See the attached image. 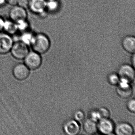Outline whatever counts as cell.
Segmentation results:
<instances>
[{"mask_svg": "<svg viewBox=\"0 0 135 135\" xmlns=\"http://www.w3.org/2000/svg\"><path fill=\"white\" fill-rule=\"evenodd\" d=\"M118 72L120 79L126 80L130 83L134 81L135 71L132 66L129 65H123L120 66Z\"/></svg>", "mask_w": 135, "mask_h": 135, "instance_id": "obj_7", "label": "cell"}, {"mask_svg": "<svg viewBox=\"0 0 135 135\" xmlns=\"http://www.w3.org/2000/svg\"><path fill=\"white\" fill-rule=\"evenodd\" d=\"M7 4L12 6L17 5L18 0H6Z\"/></svg>", "mask_w": 135, "mask_h": 135, "instance_id": "obj_25", "label": "cell"}, {"mask_svg": "<svg viewBox=\"0 0 135 135\" xmlns=\"http://www.w3.org/2000/svg\"><path fill=\"white\" fill-rule=\"evenodd\" d=\"M127 107L129 110L131 112L134 113L135 111V99H130L127 103Z\"/></svg>", "mask_w": 135, "mask_h": 135, "instance_id": "obj_23", "label": "cell"}, {"mask_svg": "<svg viewBox=\"0 0 135 135\" xmlns=\"http://www.w3.org/2000/svg\"><path fill=\"white\" fill-rule=\"evenodd\" d=\"M18 30L21 33L30 30V25L27 20L20 21L16 23Z\"/></svg>", "mask_w": 135, "mask_h": 135, "instance_id": "obj_17", "label": "cell"}, {"mask_svg": "<svg viewBox=\"0 0 135 135\" xmlns=\"http://www.w3.org/2000/svg\"><path fill=\"white\" fill-rule=\"evenodd\" d=\"M5 19L2 16H0V32L3 30L4 25Z\"/></svg>", "mask_w": 135, "mask_h": 135, "instance_id": "obj_24", "label": "cell"}, {"mask_svg": "<svg viewBox=\"0 0 135 135\" xmlns=\"http://www.w3.org/2000/svg\"><path fill=\"white\" fill-rule=\"evenodd\" d=\"M130 84L126 80L120 79L117 88V93L120 97L122 98H128L132 95V88Z\"/></svg>", "mask_w": 135, "mask_h": 135, "instance_id": "obj_8", "label": "cell"}, {"mask_svg": "<svg viewBox=\"0 0 135 135\" xmlns=\"http://www.w3.org/2000/svg\"><path fill=\"white\" fill-rule=\"evenodd\" d=\"M12 73L14 77L19 80H23L28 78L30 75V69L25 64H19L13 68Z\"/></svg>", "mask_w": 135, "mask_h": 135, "instance_id": "obj_9", "label": "cell"}, {"mask_svg": "<svg viewBox=\"0 0 135 135\" xmlns=\"http://www.w3.org/2000/svg\"><path fill=\"white\" fill-rule=\"evenodd\" d=\"M9 16L10 20L17 23L27 20L28 14L26 9L16 5L12 6L10 9Z\"/></svg>", "mask_w": 135, "mask_h": 135, "instance_id": "obj_3", "label": "cell"}, {"mask_svg": "<svg viewBox=\"0 0 135 135\" xmlns=\"http://www.w3.org/2000/svg\"><path fill=\"white\" fill-rule=\"evenodd\" d=\"M30 46L35 52L39 54H44L49 49L50 41L46 35L43 33H37L35 34Z\"/></svg>", "mask_w": 135, "mask_h": 135, "instance_id": "obj_1", "label": "cell"}, {"mask_svg": "<svg viewBox=\"0 0 135 135\" xmlns=\"http://www.w3.org/2000/svg\"><path fill=\"white\" fill-rule=\"evenodd\" d=\"M35 34L30 30L23 32L22 33V35L20 40L26 43L28 46L30 45Z\"/></svg>", "mask_w": 135, "mask_h": 135, "instance_id": "obj_16", "label": "cell"}, {"mask_svg": "<svg viewBox=\"0 0 135 135\" xmlns=\"http://www.w3.org/2000/svg\"><path fill=\"white\" fill-rule=\"evenodd\" d=\"M74 120L78 122L83 121L85 118L84 113L82 110H77L74 113Z\"/></svg>", "mask_w": 135, "mask_h": 135, "instance_id": "obj_20", "label": "cell"}, {"mask_svg": "<svg viewBox=\"0 0 135 135\" xmlns=\"http://www.w3.org/2000/svg\"><path fill=\"white\" fill-rule=\"evenodd\" d=\"M123 49L128 52L134 54L135 51V38L134 36H127L125 37L122 42Z\"/></svg>", "mask_w": 135, "mask_h": 135, "instance_id": "obj_13", "label": "cell"}, {"mask_svg": "<svg viewBox=\"0 0 135 135\" xmlns=\"http://www.w3.org/2000/svg\"><path fill=\"white\" fill-rule=\"evenodd\" d=\"M46 1H57V0H46Z\"/></svg>", "mask_w": 135, "mask_h": 135, "instance_id": "obj_28", "label": "cell"}, {"mask_svg": "<svg viewBox=\"0 0 135 135\" xmlns=\"http://www.w3.org/2000/svg\"><path fill=\"white\" fill-rule=\"evenodd\" d=\"M3 30L5 33L11 35L16 34L18 31L17 23L9 19H5Z\"/></svg>", "mask_w": 135, "mask_h": 135, "instance_id": "obj_14", "label": "cell"}, {"mask_svg": "<svg viewBox=\"0 0 135 135\" xmlns=\"http://www.w3.org/2000/svg\"><path fill=\"white\" fill-rule=\"evenodd\" d=\"M102 118H109L110 113L109 111L106 108L101 107L98 109Z\"/></svg>", "mask_w": 135, "mask_h": 135, "instance_id": "obj_21", "label": "cell"}, {"mask_svg": "<svg viewBox=\"0 0 135 135\" xmlns=\"http://www.w3.org/2000/svg\"><path fill=\"white\" fill-rule=\"evenodd\" d=\"M14 42L12 35L0 32V54H5L10 52Z\"/></svg>", "mask_w": 135, "mask_h": 135, "instance_id": "obj_6", "label": "cell"}, {"mask_svg": "<svg viewBox=\"0 0 135 135\" xmlns=\"http://www.w3.org/2000/svg\"><path fill=\"white\" fill-rule=\"evenodd\" d=\"M12 55L16 59L22 60L29 52V46L20 40L14 42L11 50Z\"/></svg>", "mask_w": 135, "mask_h": 135, "instance_id": "obj_2", "label": "cell"}, {"mask_svg": "<svg viewBox=\"0 0 135 135\" xmlns=\"http://www.w3.org/2000/svg\"><path fill=\"white\" fill-rule=\"evenodd\" d=\"M114 131L117 135H132L134 132L132 127L126 122L118 124L114 127Z\"/></svg>", "mask_w": 135, "mask_h": 135, "instance_id": "obj_12", "label": "cell"}, {"mask_svg": "<svg viewBox=\"0 0 135 135\" xmlns=\"http://www.w3.org/2000/svg\"><path fill=\"white\" fill-rule=\"evenodd\" d=\"M98 122V130L102 134L109 135L114 131L113 122L109 118H102Z\"/></svg>", "mask_w": 135, "mask_h": 135, "instance_id": "obj_10", "label": "cell"}, {"mask_svg": "<svg viewBox=\"0 0 135 135\" xmlns=\"http://www.w3.org/2000/svg\"><path fill=\"white\" fill-rule=\"evenodd\" d=\"M95 122H98L101 119V116L98 110H92L89 114V118Z\"/></svg>", "mask_w": 135, "mask_h": 135, "instance_id": "obj_19", "label": "cell"}, {"mask_svg": "<svg viewBox=\"0 0 135 135\" xmlns=\"http://www.w3.org/2000/svg\"><path fill=\"white\" fill-rule=\"evenodd\" d=\"M30 2V0H18L17 5L27 10L28 9Z\"/></svg>", "mask_w": 135, "mask_h": 135, "instance_id": "obj_22", "label": "cell"}, {"mask_svg": "<svg viewBox=\"0 0 135 135\" xmlns=\"http://www.w3.org/2000/svg\"><path fill=\"white\" fill-rule=\"evenodd\" d=\"M84 129L87 134L92 135L97 132L98 127L96 122L90 118L87 119L83 124Z\"/></svg>", "mask_w": 135, "mask_h": 135, "instance_id": "obj_15", "label": "cell"}, {"mask_svg": "<svg viewBox=\"0 0 135 135\" xmlns=\"http://www.w3.org/2000/svg\"><path fill=\"white\" fill-rule=\"evenodd\" d=\"M64 130L69 135H76L79 132L80 126L78 122L75 120H69L64 124Z\"/></svg>", "mask_w": 135, "mask_h": 135, "instance_id": "obj_11", "label": "cell"}, {"mask_svg": "<svg viewBox=\"0 0 135 135\" xmlns=\"http://www.w3.org/2000/svg\"><path fill=\"white\" fill-rule=\"evenodd\" d=\"M46 0H30L28 9L34 15L43 16L46 12Z\"/></svg>", "mask_w": 135, "mask_h": 135, "instance_id": "obj_4", "label": "cell"}, {"mask_svg": "<svg viewBox=\"0 0 135 135\" xmlns=\"http://www.w3.org/2000/svg\"><path fill=\"white\" fill-rule=\"evenodd\" d=\"M132 62L133 65L132 66L134 67V65H135V55H134V54H133V55Z\"/></svg>", "mask_w": 135, "mask_h": 135, "instance_id": "obj_27", "label": "cell"}, {"mask_svg": "<svg viewBox=\"0 0 135 135\" xmlns=\"http://www.w3.org/2000/svg\"><path fill=\"white\" fill-rule=\"evenodd\" d=\"M108 80L111 85H117L120 82V79L118 74L112 73L108 76Z\"/></svg>", "mask_w": 135, "mask_h": 135, "instance_id": "obj_18", "label": "cell"}, {"mask_svg": "<svg viewBox=\"0 0 135 135\" xmlns=\"http://www.w3.org/2000/svg\"><path fill=\"white\" fill-rule=\"evenodd\" d=\"M24 59L25 65L31 70L37 69L41 65V57L39 54L34 51L29 52Z\"/></svg>", "mask_w": 135, "mask_h": 135, "instance_id": "obj_5", "label": "cell"}, {"mask_svg": "<svg viewBox=\"0 0 135 135\" xmlns=\"http://www.w3.org/2000/svg\"><path fill=\"white\" fill-rule=\"evenodd\" d=\"M7 4L6 0H0V7H4Z\"/></svg>", "mask_w": 135, "mask_h": 135, "instance_id": "obj_26", "label": "cell"}]
</instances>
